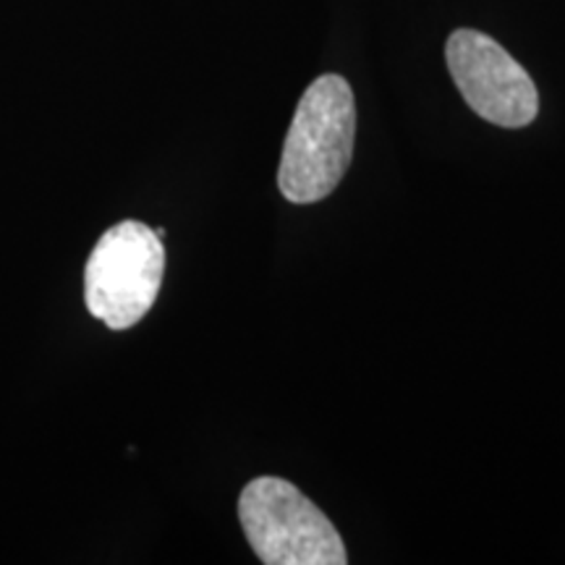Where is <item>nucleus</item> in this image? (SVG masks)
I'll list each match as a JSON object with an SVG mask.
<instances>
[{
    "label": "nucleus",
    "instance_id": "f257e3e1",
    "mask_svg": "<svg viewBox=\"0 0 565 565\" xmlns=\"http://www.w3.org/2000/svg\"><path fill=\"white\" fill-rule=\"evenodd\" d=\"M356 139V103L349 82L324 74L309 84L294 113L278 168L280 194L312 204L335 192L349 171Z\"/></svg>",
    "mask_w": 565,
    "mask_h": 565
},
{
    "label": "nucleus",
    "instance_id": "20e7f679",
    "mask_svg": "<svg viewBox=\"0 0 565 565\" xmlns=\"http://www.w3.org/2000/svg\"><path fill=\"white\" fill-rule=\"evenodd\" d=\"M450 76L479 118L503 129H524L540 113V95L526 68L500 42L458 30L445 45Z\"/></svg>",
    "mask_w": 565,
    "mask_h": 565
},
{
    "label": "nucleus",
    "instance_id": "f03ea898",
    "mask_svg": "<svg viewBox=\"0 0 565 565\" xmlns=\"http://www.w3.org/2000/svg\"><path fill=\"white\" fill-rule=\"evenodd\" d=\"M238 521L265 565H345L333 521L280 477H257L238 498Z\"/></svg>",
    "mask_w": 565,
    "mask_h": 565
},
{
    "label": "nucleus",
    "instance_id": "7ed1b4c3",
    "mask_svg": "<svg viewBox=\"0 0 565 565\" xmlns=\"http://www.w3.org/2000/svg\"><path fill=\"white\" fill-rule=\"evenodd\" d=\"M166 249L150 225L124 221L103 233L84 270V299L92 317L110 330H129L158 299Z\"/></svg>",
    "mask_w": 565,
    "mask_h": 565
}]
</instances>
